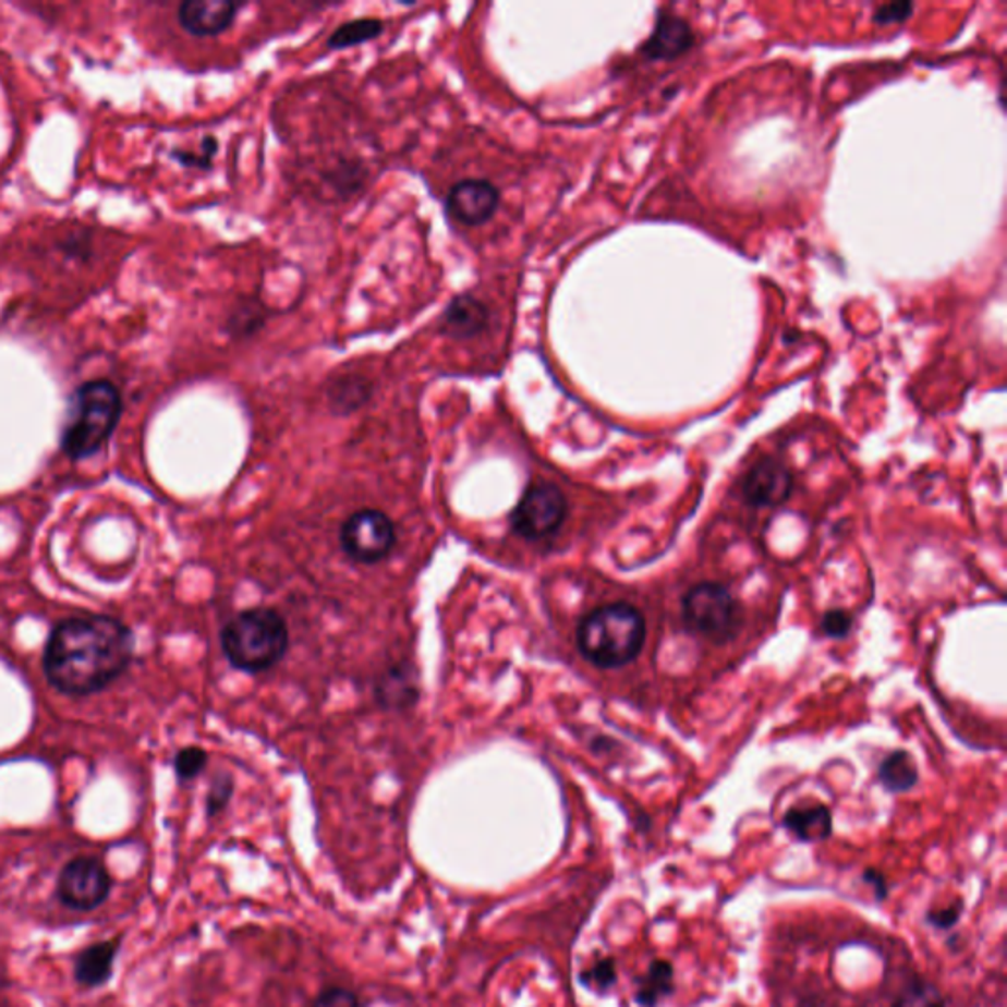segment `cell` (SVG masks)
<instances>
[{
	"label": "cell",
	"instance_id": "6da1fadb",
	"mask_svg": "<svg viewBox=\"0 0 1007 1007\" xmlns=\"http://www.w3.org/2000/svg\"><path fill=\"white\" fill-rule=\"evenodd\" d=\"M131 630L111 616L70 618L53 628L44 671L65 695H92L111 686L131 665Z\"/></svg>",
	"mask_w": 1007,
	"mask_h": 1007
},
{
	"label": "cell",
	"instance_id": "7a4b0ae2",
	"mask_svg": "<svg viewBox=\"0 0 1007 1007\" xmlns=\"http://www.w3.org/2000/svg\"><path fill=\"white\" fill-rule=\"evenodd\" d=\"M644 638V618L634 606L624 603L596 608L584 616L577 630L581 654L603 669L630 664L640 654Z\"/></svg>",
	"mask_w": 1007,
	"mask_h": 1007
},
{
	"label": "cell",
	"instance_id": "3957f363",
	"mask_svg": "<svg viewBox=\"0 0 1007 1007\" xmlns=\"http://www.w3.org/2000/svg\"><path fill=\"white\" fill-rule=\"evenodd\" d=\"M290 644L288 626L272 608H252L234 616L221 634L222 652L232 667L260 674L282 659Z\"/></svg>",
	"mask_w": 1007,
	"mask_h": 1007
},
{
	"label": "cell",
	"instance_id": "277c9868",
	"mask_svg": "<svg viewBox=\"0 0 1007 1007\" xmlns=\"http://www.w3.org/2000/svg\"><path fill=\"white\" fill-rule=\"evenodd\" d=\"M121 415L119 390L107 380L87 383L75 393V408L61 437V449L71 459L99 451Z\"/></svg>",
	"mask_w": 1007,
	"mask_h": 1007
},
{
	"label": "cell",
	"instance_id": "5b68a950",
	"mask_svg": "<svg viewBox=\"0 0 1007 1007\" xmlns=\"http://www.w3.org/2000/svg\"><path fill=\"white\" fill-rule=\"evenodd\" d=\"M683 616L689 628L715 642L735 638L740 628V608L723 584L703 583L691 589Z\"/></svg>",
	"mask_w": 1007,
	"mask_h": 1007
},
{
	"label": "cell",
	"instance_id": "8992f818",
	"mask_svg": "<svg viewBox=\"0 0 1007 1007\" xmlns=\"http://www.w3.org/2000/svg\"><path fill=\"white\" fill-rule=\"evenodd\" d=\"M567 515L565 494L551 483H535L525 490L512 512L515 534L527 542H539L554 535Z\"/></svg>",
	"mask_w": 1007,
	"mask_h": 1007
},
{
	"label": "cell",
	"instance_id": "52a82bcc",
	"mask_svg": "<svg viewBox=\"0 0 1007 1007\" xmlns=\"http://www.w3.org/2000/svg\"><path fill=\"white\" fill-rule=\"evenodd\" d=\"M344 554L364 565L380 563L392 554L396 525L380 510L354 512L341 527Z\"/></svg>",
	"mask_w": 1007,
	"mask_h": 1007
},
{
	"label": "cell",
	"instance_id": "ba28073f",
	"mask_svg": "<svg viewBox=\"0 0 1007 1007\" xmlns=\"http://www.w3.org/2000/svg\"><path fill=\"white\" fill-rule=\"evenodd\" d=\"M111 891V877L99 860L75 858L61 870L58 896L70 909L89 911L101 906Z\"/></svg>",
	"mask_w": 1007,
	"mask_h": 1007
},
{
	"label": "cell",
	"instance_id": "9c48e42d",
	"mask_svg": "<svg viewBox=\"0 0 1007 1007\" xmlns=\"http://www.w3.org/2000/svg\"><path fill=\"white\" fill-rule=\"evenodd\" d=\"M500 203V190L488 180H463L447 195V215L464 227L490 221Z\"/></svg>",
	"mask_w": 1007,
	"mask_h": 1007
},
{
	"label": "cell",
	"instance_id": "30bf717a",
	"mask_svg": "<svg viewBox=\"0 0 1007 1007\" xmlns=\"http://www.w3.org/2000/svg\"><path fill=\"white\" fill-rule=\"evenodd\" d=\"M239 9L241 4L231 0H190L180 7L178 19L183 31L199 38H209L227 31Z\"/></svg>",
	"mask_w": 1007,
	"mask_h": 1007
},
{
	"label": "cell",
	"instance_id": "8fae6325",
	"mask_svg": "<svg viewBox=\"0 0 1007 1007\" xmlns=\"http://www.w3.org/2000/svg\"><path fill=\"white\" fill-rule=\"evenodd\" d=\"M791 486L793 478L786 466L766 459L752 466V471L745 474V500L754 506H777L786 502Z\"/></svg>",
	"mask_w": 1007,
	"mask_h": 1007
},
{
	"label": "cell",
	"instance_id": "7c38bea8",
	"mask_svg": "<svg viewBox=\"0 0 1007 1007\" xmlns=\"http://www.w3.org/2000/svg\"><path fill=\"white\" fill-rule=\"evenodd\" d=\"M693 44L695 36L691 26L681 16L664 11L659 12L654 32L642 46V51L647 60H676L691 50Z\"/></svg>",
	"mask_w": 1007,
	"mask_h": 1007
},
{
	"label": "cell",
	"instance_id": "4fadbf2b",
	"mask_svg": "<svg viewBox=\"0 0 1007 1007\" xmlns=\"http://www.w3.org/2000/svg\"><path fill=\"white\" fill-rule=\"evenodd\" d=\"M488 323H490V312L486 303L481 302L471 293H463L449 303L439 323V329L449 339L466 341L486 331Z\"/></svg>",
	"mask_w": 1007,
	"mask_h": 1007
},
{
	"label": "cell",
	"instance_id": "5bb4252c",
	"mask_svg": "<svg viewBox=\"0 0 1007 1007\" xmlns=\"http://www.w3.org/2000/svg\"><path fill=\"white\" fill-rule=\"evenodd\" d=\"M373 383L363 374H344L335 378L327 388V400L332 413L349 415L361 410L373 398Z\"/></svg>",
	"mask_w": 1007,
	"mask_h": 1007
},
{
	"label": "cell",
	"instance_id": "9a60e30c",
	"mask_svg": "<svg viewBox=\"0 0 1007 1007\" xmlns=\"http://www.w3.org/2000/svg\"><path fill=\"white\" fill-rule=\"evenodd\" d=\"M119 953L117 941H105L85 948L75 962V978L83 986H101L112 974L114 957Z\"/></svg>",
	"mask_w": 1007,
	"mask_h": 1007
},
{
	"label": "cell",
	"instance_id": "2e32d148",
	"mask_svg": "<svg viewBox=\"0 0 1007 1007\" xmlns=\"http://www.w3.org/2000/svg\"><path fill=\"white\" fill-rule=\"evenodd\" d=\"M784 826L803 842H818L833 833V816L825 805L796 806L784 816Z\"/></svg>",
	"mask_w": 1007,
	"mask_h": 1007
},
{
	"label": "cell",
	"instance_id": "e0dca14e",
	"mask_svg": "<svg viewBox=\"0 0 1007 1007\" xmlns=\"http://www.w3.org/2000/svg\"><path fill=\"white\" fill-rule=\"evenodd\" d=\"M674 967L665 960H655L650 964L647 974L640 978L635 1002L642 1007H657L664 997L674 994Z\"/></svg>",
	"mask_w": 1007,
	"mask_h": 1007
},
{
	"label": "cell",
	"instance_id": "ac0fdd59",
	"mask_svg": "<svg viewBox=\"0 0 1007 1007\" xmlns=\"http://www.w3.org/2000/svg\"><path fill=\"white\" fill-rule=\"evenodd\" d=\"M879 781L887 791L901 793L909 791L917 784V766L907 752H896L884 760L879 767Z\"/></svg>",
	"mask_w": 1007,
	"mask_h": 1007
},
{
	"label": "cell",
	"instance_id": "d6986e66",
	"mask_svg": "<svg viewBox=\"0 0 1007 1007\" xmlns=\"http://www.w3.org/2000/svg\"><path fill=\"white\" fill-rule=\"evenodd\" d=\"M384 32L383 21H376V19H359V21H351L339 26L337 31L332 32L331 38L327 41V46L331 50H344V48H351V46H359V44H364V41L374 40L378 38Z\"/></svg>",
	"mask_w": 1007,
	"mask_h": 1007
},
{
	"label": "cell",
	"instance_id": "ffe728a7",
	"mask_svg": "<svg viewBox=\"0 0 1007 1007\" xmlns=\"http://www.w3.org/2000/svg\"><path fill=\"white\" fill-rule=\"evenodd\" d=\"M410 671L402 667H392L384 676L380 686H378V696L384 705L403 706L405 703H413L415 699V687H413L412 677L408 676Z\"/></svg>",
	"mask_w": 1007,
	"mask_h": 1007
},
{
	"label": "cell",
	"instance_id": "44dd1931",
	"mask_svg": "<svg viewBox=\"0 0 1007 1007\" xmlns=\"http://www.w3.org/2000/svg\"><path fill=\"white\" fill-rule=\"evenodd\" d=\"M894 1007H947V1004L937 986L929 982H915L897 996Z\"/></svg>",
	"mask_w": 1007,
	"mask_h": 1007
},
{
	"label": "cell",
	"instance_id": "7402d4cb",
	"mask_svg": "<svg viewBox=\"0 0 1007 1007\" xmlns=\"http://www.w3.org/2000/svg\"><path fill=\"white\" fill-rule=\"evenodd\" d=\"M263 303L246 300L241 303V307L231 315V332L246 337L251 332H256L264 325Z\"/></svg>",
	"mask_w": 1007,
	"mask_h": 1007
},
{
	"label": "cell",
	"instance_id": "603a6c76",
	"mask_svg": "<svg viewBox=\"0 0 1007 1007\" xmlns=\"http://www.w3.org/2000/svg\"><path fill=\"white\" fill-rule=\"evenodd\" d=\"M584 986L595 992H606L616 984V962L612 958H603L581 974Z\"/></svg>",
	"mask_w": 1007,
	"mask_h": 1007
},
{
	"label": "cell",
	"instance_id": "cb8c5ba5",
	"mask_svg": "<svg viewBox=\"0 0 1007 1007\" xmlns=\"http://www.w3.org/2000/svg\"><path fill=\"white\" fill-rule=\"evenodd\" d=\"M207 766V754L202 748H185L175 755V772L180 779H193Z\"/></svg>",
	"mask_w": 1007,
	"mask_h": 1007
},
{
	"label": "cell",
	"instance_id": "d4e9b609",
	"mask_svg": "<svg viewBox=\"0 0 1007 1007\" xmlns=\"http://www.w3.org/2000/svg\"><path fill=\"white\" fill-rule=\"evenodd\" d=\"M312 1007H361L359 997L347 987H325L319 996L313 999Z\"/></svg>",
	"mask_w": 1007,
	"mask_h": 1007
},
{
	"label": "cell",
	"instance_id": "484cf974",
	"mask_svg": "<svg viewBox=\"0 0 1007 1007\" xmlns=\"http://www.w3.org/2000/svg\"><path fill=\"white\" fill-rule=\"evenodd\" d=\"M913 12V4L911 2H887V4H882L877 7L874 11V22L877 24H896V22H903L911 16Z\"/></svg>",
	"mask_w": 1007,
	"mask_h": 1007
},
{
	"label": "cell",
	"instance_id": "4316f807",
	"mask_svg": "<svg viewBox=\"0 0 1007 1007\" xmlns=\"http://www.w3.org/2000/svg\"><path fill=\"white\" fill-rule=\"evenodd\" d=\"M850 626H852V620H850V616H848L847 612H842V610H833V612H828V615L823 618V630H825L826 634L833 635V638H842V635H847Z\"/></svg>",
	"mask_w": 1007,
	"mask_h": 1007
},
{
	"label": "cell",
	"instance_id": "83f0119b",
	"mask_svg": "<svg viewBox=\"0 0 1007 1007\" xmlns=\"http://www.w3.org/2000/svg\"><path fill=\"white\" fill-rule=\"evenodd\" d=\"M960 911H962V903L957 901L955 906L947 907V909H941V911H931L927 915V921L937 929H950L955 927L960 919Z\"/></svg>",
	"mask_w": 1007,
	"mask_h": 1007
},
{
	"label": "cell",
	"instance_id": "f1b7e54d",
	"mask_svg": "<svg viewBox=\"0 0 1007 1007\" xmlns=\"http://www.w3.org/2000/svg\"><path fill=\"white\" fill-rule=\"evenodd\" d=\"M229 797H231V779H229V777H222V781H217L211 789V796H209V813H211V815L219 813L222 806L227 805Z\"/></svg>",
	"mask_w": 1007,
	"mask_h": 1007
},
{
	"label": "cell",
	"instance_id": "f546056e",
	"mask_svg": "<svg viewBox=\"0 0 1007 1007\" xmlns=\"http://www.w3.org/2000/svg\"><path fill=\"white\" fill-rule=\"evenodd\" d=\"M864 882L870 884V886H874L877 899H886L887 882L882 872H877V870H866V872H864Z\"/></svg>",
	"mask_w": 1007,
	"mask_h": 1007
}]
</instances>
